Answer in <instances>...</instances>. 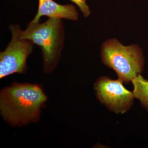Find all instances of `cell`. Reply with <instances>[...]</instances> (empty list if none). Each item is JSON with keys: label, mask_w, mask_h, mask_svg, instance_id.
Listing matches in <instances>:
<instances>
[{"label": "cell", "mask_w": 148, "mask_h": 148, "mask_svg": "<svg viewBox=\"0 0 148 148\" xmlns=\"http://www.w3.org/2000/svg\"><path fill=\"white\" fill-rule=\"evenodd\" d=\"M17 31L18 39L29 40L41 49L44 71L49 73L53 71L64 46V30L61 18H49L42 24L30 23L24 31L18 25Z\"/></svg>", "instance_id": "cell-2"}, {"label": "cell", "mask_w": 148, "mask_h": 148, "mask_svg": "<svg viewBox=\"0 0 148 148\" xmlns=\"http://www.w3.org/2000/svg\"><path fill=\"white\" fill-rule=\"evenodd\" d=\"M134 98L140 100L142 105L148 109V81L140 74L132 79Z\"/></svg>", "instance_id": "cell-7"}, {"label": "cell", "mask_w": 148, "mask_h": 148, "mask_svg": "<svg viewBox=\"0 0 148 148\" xmlns=\"http://www.w3.org/2000/svg\"><path fill=\"white\" fill-rule=\"evenodd\" d=\"M102 58L104 64L116 72L119 79L126 83L143 71V54L137 45L124 46L115 39L109 40L102 46Z\"/></svg>", "instance_id": "cell-3"}, {"label": "cell", "mask_w": 148, "mask_h": 148, "mask_svg": "<svg viewBox=\"0 0 148 148\" xmlns=\"http://www.w3.org/2000/svg\"><path fill=\"white\" fill-rule=\"evenodd\" d=\"M47 99L40 85L14 82L1 90V115L15 127L37 123Z\"/></svg>", "instance_id": "cell-1"}, {"label": "cell", "mask_w": 148, "mask_h": 148, "mask_svg": "<svg viewBox=\"0 0 148 148\" xmlns=\"http://www.w3.org/2000/svg\"><path fill=\"white\" fill-rule=\"evenodd\" d=\"M74 3L80 9L85 17H87L90 14V12L88 6L86 5V0H70Z\"/></svg>", "instance_id": "cell-8"}, {"label": "cell", "mask_w": 148, "mask_h": 148, "mask_svg": "<svg viewBox=\"0 0 148 148\" xmlns=\"http://www.w3.org/2000/svg\"><path fill=\"white\" fill-rule=\"evenodd\" d=\"M18 25L10 27L12 38L5 50L0 53V78L15 73H24L26 61L32 53L33 43L29 40L19 39L17 36Z\"/></svg>", "instance_id": "cell-4"}, {"label": "cell", "mask_w": 148, "mask_h": 148, "mask_svg": "<svg viewBox=\"0 0 148 148\" xmlns=\"http://www.w3.org/2000/svg\"><path fill=\"white\" fill-rule=\"evenodd\" d=\"M78 15L76 9L73 5L59 4L53 0H39L38 12L30 23H39L40 18L43 16H47L49 18L76 20Z\"/></svg>", "instance_id": "cell-6"}, {"label": "cell", "mask_w": 148, "mask_h": 148, "mask_svg": "<svg viewBox=\"0 0 148 148\" xmlns=\"http://www.w3.org/2000/svg\"><path fill=\"white\" fill-rule=\"evenodd\" d=\"M123 82L119 79L114 80L102 77L94 85L98 99L110 110L117 113H124L128 110L134 98L133 93L124 87Z\"/></svg>", "instance_id": "cell-5"}]
</instances>
